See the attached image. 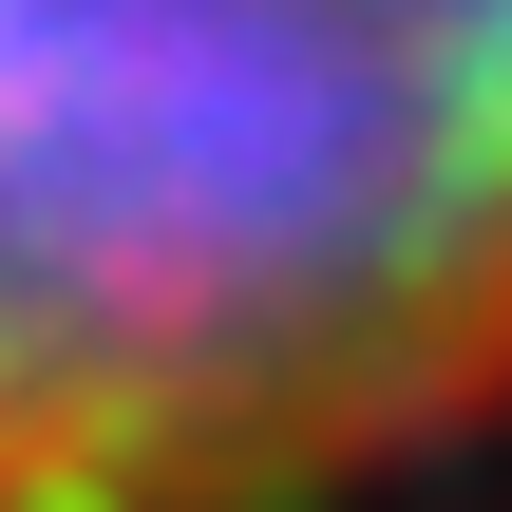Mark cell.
Returning <instances> with one entry per match:
<instances>
[{
  "label": "cell",
  "mask_w": 512,
  "mask_h": 512,
  "mask_svg": "<svg viewBox=\"0 0 512 512\" xmlns=\"http://www.w3.org/2000/svg\"><path fill=\"white\" fill-rule=\"evenodd\" d=\"M512 418V0H0V512H323Z\"/></svg>",
  "instance_id": "6da1fadb"
}]
</instances>
